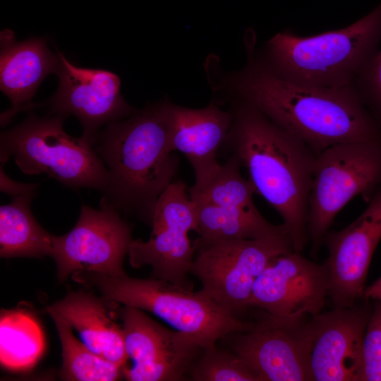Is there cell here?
Segmentation results:
<instances>
[{
  "label": "cell",
  "mask_w": 381,
  "mask_h": 381,
  "mask_svg": "<svg viewBox=\"0 0 381 381\" xmlns=\"http://www.w3.org/2000/svg\"><path fill=\"white\" fill-rule=\"evenodd\" d=\"M226 82L239 99L254 106L317 155L337 144L381 138V126L356 85L320 88L291 83L273 75L250 52L245 68Z\"/></svg>",
  "instance_id": "cell-1"
},
{
  "label": "cell",
  "mask_w": 381,
  "mask_h": 381,
  "mask_svg": "<svg viewBox=\"0 0 381 381\" xmlns=\"http://www.w3.org/2000/svg\"><path fill=\"white\" fill-rule=\"evenodd\" d=\"M221 148L244 167L256 193L277 210L294 250L308 238V200L317 155L302 140L272 122L250 104L238 99Z\"/></svg>",
  "instance_id": "cell-2"
},
{
  "label": "cell",
  "mask_w": 381,
  "mask_h": 381,
  "mask_svg": "<svg viewBox=\"0 0 381 381\" xmlns=\"http://www.w3.org/2000/svg\"><path fill=\"white\" fill-rule=\"evenodd\" d=\"M166 102L107 125L93 146L109 173L100 201L150 225L157 201L179 165L171 147Z\"/></svg>",
  "instance_id": "cell-3"
},
{
  "label": "cell",
  "mask_w": 381,
  "mask_h": 381,
  "mask_svg": "<svg viewBox=\"0 0 381 381\" xmlns=\"http://www.w3.org/2000/svg\"><path fill=\"white\" fill-rule=\"evenodd\" d=\"M381 2L351 25L320 35L300 37L279 32L255 58L273 75L298 85L339 88L356 85L378 51Z\"/></svg>",
  "instance_id": "cell-4"
},
{
  "label": "cell",
  "mask_w": 381,
  "mask_h": 381,
  "mask_svg": "<svg viewBox=\"0 0 381 381\" xmlns=\"http://www.w3.org/2000/svg\"><path fill=\"white\" fill-rule=\"evenodd\" d=\"M71 277L85 287L96 289L107 300L152 313L202 349L230 333L249 331L255 325L234 316L202 289L193 292L164 280L133 278L126 273L78 271Z\"/></svg>",
  "instance_id": "cell-5"
},
{
  "label": "cell",
  "mask_w": 381,
  "mask_h": 381,
  "mask_svg": "<svg viewBox=\"0 0 381 381\" xmlns=\"http://www.w3.org/2000/svg\"><path fill=\"white\" fill-rule=\"evenodd\" d=\"M66 116L39 117L33 112L0 135V162L11 158L27 175L46 174L65 187L94 188L102 193L108 170L92 145L63 128Z\"/></svg>",
  "instance_id": "cell-6"
},
{
  "label": "cell",
  "mask_w": 381,
  "mask_h": 381,
  "mask_svg": "<svg viewBox=\"0 0 381 381\" xmlns=\"http://www.w3.org/2000/svg\"><path fill=\"white\" fill-rule=\"evenodd\" d=\"M381 186V138L346 142L317 155L307 234L315 256L334 217L354 197L368 202Z\"/></svg>",
  "instance_id": "cell-7"
},
{
  "label": "cell",
  "mask_w": 381,
  "mask_h": 381,
  "mask_svg": "<svg viewBox=\"0 0 381 381\" xmlns=\"http://www.w3.org/2000/svg\"><path fill=\"white\" fill-rule=\"evenodd\" d=\"M195 246L198 254L190 274L207 294L237 318L250 308L253 285L272 259L294 250L289 233Z\"/></svg>",
  "instance_id": "cell-8"
},
{
  "label": "cell",
  "mask_w": 381,
  "mask_h": 381,
  "mask_svg": "<svg viewBox=\"0 0 381 381\" xmlns=\"http://www.w3.org/2000/svg\"><path fill=\"white\" fill-rule=\"evenodd\" d=\"M316 331L315 315H267L250 330L232 332L222 339L261 381H313L310 358Z\"/></svg>",
  "instance_id": "cell-9"
},
{
  "label": "cell",
  "mask_w": 381,
  "mask_h": 381,
  "mask_svg": "<svg viewBox=\"0 0 381 381\" xmlns=\"http://www.w3.org/2000/svg\"><path fill=\"white\" fill-rule=\"evenodd\" d=\"M147 241L133 240L128 261L133 268L149 265L152 277L189 289L188 274L195 259L196 247L189 238L197 231L195 206L188 188L181 181L172 182L158 198Z\"/></svg>",
  "instance_id": "cell-10"
},
{
  "label": "cell",
  "mask_w": 381,
  "mask_h": 381,
  "mask_svg": "<svg viewBox=\"0 0 381 381\" xmlns=\"http://www.w3.org/2000/svg\"><path fill=\"white\" fill-rule=\"evenodd\" d=\"M132 225L100 201L99 209L83 205L75 226L52 236V255L59 282L78 271L125 274L123 263L132 239Z\"/></svg>",
  "instance_id": "cell-11"
},
{
  "label": "cell",
  "mask_w": 381,
  "mask_h": 381,
  "mask_svg": "<svg viewBox=\"0 0 381 381\" xmlns=\"http://www.w3.org/2000/svg\"><path fill=\"white\" fill-rule=\"evenodd\" d=\"M125 348L132 365L123 369L128 381L188 380L203 349L186 334L171 330L144 310L124 306L120 311Z\"/></svg>",
  "instance_id": "cell-12"
},
{
  "label": "cell",
  "mask_w": 381,
  "mask_h": 381,
  "mask_svg": "<svg viewBox=\"0 0 381 381\" xmlns=\"http://www.w3.org/2000/svg\"><path fill=\"white\" fill-rule=\"evenodd\" d=\"M57 52L59 85L46 102L49 115L75 116L82 125V137L93 147L102 126L127 118L136 110L122 97L116 74L77 66L58 49Z\"/></svg>",
  "instance_id": "cell-13"
},
{
  "label": "cell",
  "mask_w": 381,
  "mask_h": 381,
  "mask_svg": "<svg viewBox=\"0 0 381 381\" xmlns=\"http://www.w3.org/2000/svg\"><path fill=\"white\" fill-rule=\"evenodd\" d=\"M325 262L315 263L291 250L277 255L256 279L250 308L267 315H291L321 313L329 293Z\"/></svg>",
  "instance_id": "cell-14"
},
{
  "label": "cell",
  "mask_w": 381,
  "mask_h": 381,
  "mask_svg": "<svg viewBox=\"0 0 381 381\" xmlns=\"http://www.w3.org/2000/svg\"><path fill=\"white\" fill-rule=\"evenodd\" d=\"M381 240V186L364 211L344 229L328 231L329 293L334 307H350L363 298L374 252Z\"/></svg>",
  "instance_id": "cell-15"
},
{
  "label": "cell",
  "mask_w": 381,
  "mask_h": 381,
  "mask_svg": "<svg viewBox=\"0 0 381 381\" xmlns=\"http://www.w3.org/2000/svg\"><path fill=\"white\" fill-rule=\"evenodd\" d=\"M366 301L315 315L310 358L314 381H361L363 336L373 310Z\"/></svg>",
  "instance_id": "cell-16"
},
{
  "label": "cell",
  "mask_w": 381,
  "mask_h": 381,
  "mask_svg": "<svg viewBox=\"0 0 381 381\" xmlns=\"http://www.w3.org/2000/svg\"><path fill=\"white\" fill-rule=\"evenodd\" d=\"M0 88L12 107L1 114V126H6L19 111L35 107L32 99L44 79L57 73L60 59L53 53L44 37L18 42L8 29L0 33Z\"/></svg>",
  "instance_id": "cell-17"
},
{
  "label": "cell",
  "mask_w": 381,
  "mask_h": 381,
  "mask_svg": "<svg viewBox=\"0 0 381 381\" xmlns=\"http://www.w3.org/2000/svg\"><path fill=\"white\" fill-rule=\"evenodd\" d=\"M166 107L172 150L187 158L194 171L195 182L205 180L221 164L217 154L231 128V111L213 104L191 109L167 101Z\"/></svg>",
  "instance_id": "cell-18"
},
{
  "label": "cell",
  "mask_w": 381,
  "mask_h": 381,
  "mask_svg": "<svg viewBox=\"0 0 381 381\" xmlns=\"http://www.w3.org/2000/svg\"><path fill=\"white\" fill-rule=\"evenodd\" d=\"M111 302L103 296L80 291L68 293L44 310L65 320L90 350L123 370L128 358L122 327L111 315Z\"/></svg>",
  "instance_id": "cell-19"
},
{
  "label": "cell",
  "mask_w": 381,
  "mask_h": 381,
  "mask_svg": "<svg viewBox=\"0 0 381 381\" xmlns=\"http://www.w3.org/2000/svg\"><path fill=\"white\" fill-rule=\"evenodd\" d=\"M37 192L22 194L0 207V256L3 258L52 255V236L30 208Z\"/></svg>",
  "instance_id": "cell-20"
},
{
  "label": "cell",
  "mask_w": 381,
  "mask_h": 381,
  "mask_svg": "<svg viewBox=\"0 0 381 381\" xmlns=\"http://www.w3.org/2000/svg\"><path fill=\"white\" fill-rule=\"evenodd\" d=\"M193 202L198 234L195 244L289 234L284 224L274 225L269 222L259 211L249 212L207 202Z\"/></svg>",
  "instance_id": "cell-21"
},
{
  "label": "cell",
  "mask_w": 381,
  "mask_h": 381,
  "mask_svg": "<svg viewBox=\"0 0 381 381\" xmlns=\"http://www.w3.org/2000/svg\"><path fill=\"white\" fill-rule=\"evenodd\" d=\"M45 340L37 319L23 309L1 310L0 361L11 371L32 368L42 356Z\"/></svg>",
  "instance_id": "cell-22"
},
{
  "label": "cell",
  "mask_w": 381,
  "mask_h": 381,
  "mask_svg": "<svg viewBox=\"0 0 381 381\" xmlns=\"http://www.w3.org/2000/svg\"><path fill=\"white\" fill-rule=\"evenodd\" d=\"M56 325L62 349L59 377L66 381H114L124 378L119 365L95 353L79 341L73 328L56 315H49Z\"/></svg>",
  "instance_id": "cell-23"
},
{
  "label": "cell",
  "mask_w": 381,
  "mask_h": 381,
  "mask_svg": "<svg viewBox=\"0 0 381 381\" xmlns=\"http://www.w3.org/2000/svg\"><path fill=\"white\" fill-rule=\"evenodd\" d=\"M241 164L233 156H228L226 162L210 176L188 188L193 202H202L217 206L258 212L253 202L256 193L250 181L241 174Z\"/></svg>",
  "instance_id": "cell-24"
},
{
  "label": "cell",
  "mask_w": 381,
  "mask_h": 381,
  "mask_svg": "<svg viewBox=\"0 0 381 381\" xmlns=\"http://www.w3.org/2000/svg\"><path fill=\"white\" fill-rule=\"evenodd\" d=\"M193 381H261L260 377L238 354L217 343L203 349L188 373Z\"/></svg>",
  "instance_id": "cell-25"
},
{
  "label": "cell",
  "mask_w": 381,
  "mask_h": 381,
  "mask_svg": "<svg viewBox=\"0 0 381 381\" xmlns=\"http://www.w3.org/2000/svg\"><path fill=\"white\" fill-rule=\"evenodd\" d=\"M361 381H381V302L372 310L363 341Z\"/></svg>",
  "instance_id": "cell-26"
},
{
  "label": "cell",
  "mask_w": 381,
  "mask_h": 381,
  "mask_svg": "<svg viewBox=\"0 0 381 381\" xmlns=\"http://www.w3.org/2000/svg\"><path fill=\"white\" fill-rule=\"evenodd\" d=\"M356 85L365 105L381 126V49L359 75Z\"/></svg>",
  "instance_id": "cell-27"
},
{
  "label": "cell",
  "mask_w": 381,
  "mask_h": 381,
  "mask_svg": "<svg viewBox=\"0 0 381 381\" xmlns=\"http://www.w3.org/2000/svg\"><path fill=\"white\" fill-rule=\"evenodd\" d=\"M1 192L6 193L12 198L28 193L37 192L38 188L37 183H23L13 180L5 173L2 165L0 169Z\"/></svg>",
  "instance_id": "cell-28"
},
{
  "label": "cell",
  "mask_w": 381,
  "mask_h": 381,
  "mask_svg": "<svg viewBox=\"0 0 381 381\" xmlns=\"http://www.w3.org/2000/svg\"><path fill=\"white\" fill-rule=\"evenodd\" d=\"M363 298L365 300L373 299L381 302V277L373 284L365 287Z\"/></svg>",
  "instance_id": "cell-29"
}]
</instances>
